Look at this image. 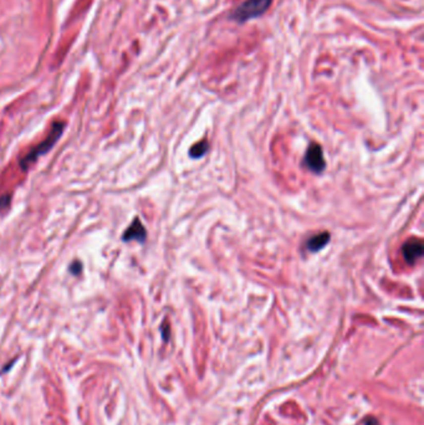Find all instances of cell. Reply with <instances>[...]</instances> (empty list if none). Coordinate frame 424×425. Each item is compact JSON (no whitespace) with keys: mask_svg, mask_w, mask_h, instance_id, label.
Instances as JSON below:
<instances>
[{"mask_svg":"<svg viewBox=\"0 0 424 425\" xmlns=\"http://www.w3.org/2000/svg\"><path fill=\"white\" fill-rule=\"evenodd\" d=\"M63 131H65V123L63 122H55L51 127L50 133L48 134L45 139L43 142L35 146L34 148H31L23 158L19 159V166L21 169L26 171L31 164L35 161H38L41 156H45L54 146H55L56 142L60 139V137L62 136Z\"/></svg>","mask_w":424,"mask_h":425,"instance_id":"cell-1","label":"cell"},{"mask_svg":"<svg viewBox=\"0 0 424 425\" xmlns=\"http://www.w3.org/2000/svg\"><path fill=\"white\" fill-rule=\"evenodd\" d=\"M271 3L273 0H246L235 9L232 18L239 23H244L252 18H258L268 10Z\"/></svg>","mask_w":424,"mask_h":425,"instance_id":"cell-2","label":"cell"},{"mask_svg":"<svg viewBox=\"0 0 424 425\" xmlns=\"http://www.w3.org/2000/svg\"><path fill=\"white\" fill-rule=\"evenodd\" d=\"M305 166L313 173H321L325 169V159H323L322 148L317 143H312L306 152Z\"/></svg>","mask_w":424,"mask_h":425,"instance_id":"cell-3","label":"cell"},{"mask_svg":"<svg viewBox=\"0 0 424 425\" xmlns=\"http://www.w3.org/2000/svg\"><path fill=\"white\" fill-rule=\"evenodd\" d=\"M402 254L408 264H416L423 255V244L418 239H411L402 246Z\"/></svg>","mask_w":424,"mask_h":425,"instance_id":"cell-4","label":"cell"},{"mask_svg":"<svg viewBox=\"0 0 424 425\" xmlns=\"http://www.w3.org/2000/svg\"><path fill=\"white\" fill-rule=\"evenodd\" d=\"M146 238H147L146 228L143 227L141 220H139L138 218H136V219L133 220V223H132V224L126 229L123 237H122V240H123V242H132V240H136V242L138 243H143L144 240H146Z\"/></svg>","mask_w":424,"mask_h":425,"instance_id":"cell-5","label":"cell"},{"mask_svg":"<svg viewBox=\"0 0 424 425\" xmlns=\"http://www.w3.org/2000/svg\"><path fill=\"white\" fill-rule=\"evenodd\" d=\"M328 242H330V234H328L327 232L321 233V234L313 235L312 238H310V239L307 240L306 247H307V250H310V251L316 252L322 249Z\"/></svg>","mask_w":424,"mask_h":425,"instance_id":"cell-6","label":"cell"},{"mask_svg":"<svg viewBox=\"0 0 424 425\" xmlns=\"http://www.w3.org/2000/svg\"><path fill=\"white\" fill-rule=\"evenodd\" d=\"M208 152V142L207 141H202L199 142V143L194 144V146L190 148V157L192 158H200V157L204 156L205 153Z\"/></svg>","mask_w":424,"mask_h":425,"instance_id":"cell-7","label":"cell"},{"mask_svg":"<svg viewBox=\"0 0 424 425\" xmlns=\"http://www.w3.org/2000/svg\"><path fill=\"white\" fill-rule=\"evenodd\" d=\"M11 203V195L6 194V195L0 196V211H4L6 209H9Z\"/></svg>","mask_w":424,"mask_h":425,"instance_id":"cell-8","label":"cell"},{"mask_svg":"<svg viewBox=\"0 0 424 425\" xmlns=\"http://www.w3.org/2000/svg\"><path fill=\"white\" fill-rule=\"evenodd\" d=\"M68 270H70V272L72 275L78 276V275L81 274V271H82V264H81L80 261L72 262V264L70 265V267H68Z\"/></svg>","mask_w":424,"mask_h":425,"instance_id":"cell-9","label":"cell"}]
</instances>
